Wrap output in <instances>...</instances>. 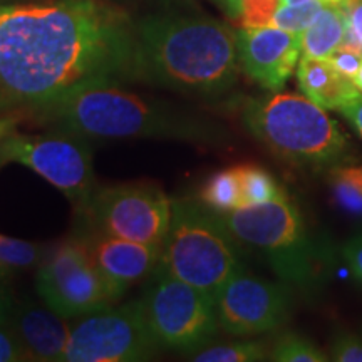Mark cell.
I'll use <instances>...</instances> for the list:
<instances>
[{
	"label": "cell",
	"mask_w": 362,
	"mask_h": 362,
	"mask_svg": "<svg viewBox=\"0 0 362 362\" xmlns=\"http://www.w3.org/2000/svg\"><path fill=\"white\" fill-rule=\"evenodd\" d=\"M134 24L106 0L7 4L0 13V110H42L84 86L131 79Z\"/></svg>",
	"instance_id": "1"
},
{
	"label": "cell",
	"mask_w": 362,
	"mask_h": 362,
	"mask_svg": "<svg viewBox=\"0 0 362 362\" xmlns=\"http://www.w3.org/2000/svg\"><path fill=\"white\" fill-rule=\"evenodd\" d=\"M237 33L198 16H149L134 24L131 79L200 98L223 96L238 76Z\"/></svg>",
	"instance_id": "2"
},
{
	"label": "cell",
	"mask_w": 362,
	"mask_h": 362,
	"mask_svg": "<svg viewBox=\"0 0 362 362\" xmlns=\"http://www.w3.org/2000/svg\"><path fill=\"white\" fill-rule=\"evenodd\" d=\"M52 129L84 139H173L211 143L215 128L171 104L148 99L121 88L119 81L84 86L59 101L33 112Z\"/></svg>",
	"instance_id": "3"
},
{
	"label": "cell",
	"mask_w": 362,
	"mask_h": 362,
	"mask_svg": "<svg viewBox=\"0 0 362 362\" xmlns=\"http://www.w3.org/2000/svg\"><path fill=\"white\" fill-rule=\"evenodd\" d=\"M242 123L274 155L302 168H334L349 161V136L304 94L274 93L243 103Z\"/></svg>",
	"instance_id": "4"
},
{
	"label": "cell",
	"mask_w": 362,
	"mask_h": 362,
	"mask_svg": "<svg viewBox=\"0 0 362 362\" xmlns=\"http://www.w3.org/2000/svg\"><path fill=\"white\" fill-rule=\"evenodd\" d=\"M220 216L240 243L264 253L288 287L314 292L324 284L327 275L325 253L309 233L304 216L287 193Z\"/></svg>",
	"instance_id": "5"
},
{
	"label": "cell",
	"mask_w": 362,
	"mask_h": 362,
	"mask_svg": "<svg viewBox=\"0 0 362 362\" xmlns=\"http://www.w3.org/2000/svg\"><path fill=\"white\" fill-rule=\"evenodd\" d=\"M238 243L218 211L203 202L173 200L158 269L215 297L226 280L245 269Z\"/></svg>",
	"instance_id": "6"
},
{
	"label": "cell",
	"mask_w": 362,
	"mask_h": 362,
	"mask_svg": "<svg viewBox=\"0 0 362 362\" xmlns=\"http://www.w3.org/2000/svg\"><path fill=\"white\" fill-rule=\"evenodd\" d=\"M141 305L153 337L165 349L194 354L220 329L215 297L160 269Z\"/></svg>",
	"instance_id": "7"
},
{
	"label": "cell",
	"mask_w": 362,
	"mask_h": 362,
	"mask_svg": "<svg viewBox=\"0 0 362 362\" xmlns=\"http://www.w3.org/2000/svg\"><path fill=\"white\" fill-rule=\"evenodd\" d=\"M7 163L42 176L81 210L98 188L88 139L66 131L27 134L13 129L0 141V168Z\"/></svg>",
	"instance_id": "8"
},
{
	"label": "cell",
	"mask_w": 362,
	"mask_h": 362,
	"mask_svg": "<svg viewBox=\"0 0 362 362\" xmlns=\"http://www.w3.org/2000/svg\"><path fill=\"white\" fill-rule=\"evenodd\" d=\"M158 349L141 300H134L76 319L64 362H138L151 359Z\"/></svg>",
	"instance_id": "9"
},
{
	"label": "cell",
	"mask_w": 362,
	"mask_h": 362,
	"mask_svg": "<svg viewBox=\"0 0 362 362\" xmlns=\"http://www.w3.org/2000/svg\"><path fill=\"white\" fill-rule=\"evenodd\" d=\"M83 210L103 235L163 245L173 200L156 183L136 181L98 187Z\"/></svg>",
	"instance_id": "10"
},
{
	"label": "cell",
	"mask_w": 362,
	"mask_h": 362,
	"mask_svg": "<svg viewBox=\"0 0 362 362\" xmlns=\"http://www.w3.org/2000/svg\"><path fill=\"white\" fill-rule=\"evenodd\" d=\"M35 288L44 304L66 319H79L119 300L94 264L89 247L76 240L47 252Z\"/></svg>",
	"instance_id": "11"
},
{
	"label": "cell",
	"mask_w": 362,
	"mask_h": 362,
	"mask_svg": "<svg viewBox=\"0 0 362 362\" xmlns=\"http://www.w3.org/2000/svg\"><path fill=\"white\" fill-rule=\"evenodd\" d=\"M287 284L255 277L242 269L216 292L218 324L232 336H257L287 322L292 297Z\"/></svg>",
	"instance_id": "12"
},
{
	"label": "cell",
	"mask_w": 362,
	"mask_h": 362,
	"mask_svg": "<svg viewBox=\"0 0 362 362\" xmlns=\"http://www.w3.org/2000/svg\"><path fill=\"white\" fill-rule=\"evenodd\" d=\"M238 62L260 88L279 93L302 56L300 34L279 27H242L237 33Z\"/></svg>",
	"instance_id": "13"
},
{
	"label": "cell",
	"mask_w": 362,
	"mask_h": 362,
	"mask_svg": "<svg viewBox=\"0 0 362 362\" xmlns=\"http://www.w3.org/2000/svg\"><path fill=\"white\" fill-rule=\"evenodd\" d=\"M49 305L16 302L8 317V329L16 336L25 361L61 362L69 344L71 325Z\"/></svg>",
	"instance_id": "14"
},
{
	"label": "cell",
	"mask_w": 362,
	"mask_h": 362,
	"mask_svg": "<svg viewBox=\"0 0 362 362\" xmlns=\"http://www.w3.org/2000/svg\"><path fill=\"white\" fill-rule=\"evenodd\" d=\"M161 247L103 235L89 250L103 277L121 298L131 285L158 270Z\"/></svg>",
	"instance_id": "15"
},
{
	"label": "cell",
	"mask_w": 362,
	"mask_h": 362,
	"mask_svg": "<svg viewBox=\"0 0 362 362\" xmlns=\"http://www.w3.org/2000/svg\"><path fill=\"white\" fill-rule=\"evenodd\" d=\"M297 81L302 94L327 111H339L362 94L354 81L342 76L327 59L302 56Z\"/></svg>",
	"instance_id": "16"
},
{
	"label": "cell",
	"mask_w": 362,
	"mask_h": 362,
	"mask_svg": "<svg viewBox=\"0 0 362 362\" xmlns=\"http://www.w3.org/2000/svg\"><path fill=\"white\" fill-rule=\"evenodd\" d=\"M346 12L339 6L325 4L312 24L300 34L302 56L329 59L330 54L341 47L347 34Z\"/></svg>",
	"instance_id": "17"
},
{
	"label": "cell",
	"mask_w": 362,
	"mask_h": 362,
	"mask_svg": "<svg viewBox=\"0 0 362 362\" xmlns=\"http://www.w3.org/2000/svg\"><path fill=\"white\" fill-rule=\"evenodd\" d=\"M200 200L218 214L242 208V189H240L237 166L211 175L203 185Z\"/></svg>",
	"instance_id": "18"
},
{
	"label": "cell",
	"mask_w": 362,
	"mask_h": 362,
	"mask_svg": "<svg viewBox=\"0 0 362 362\" xmlns=\"http://www.w3.org/2000/svg\"><path fill=\"white\" fill-rule=\"evenodd\" d=\"M237 173L242 189V208L275 200L285 194L274 176L260 166L240 165L237 166Z\"/></svg>",
	"instance_id": "19"
},
{
	"label": "cell",
	"mask_w": 362,
	"mask_h": 362,
	"mask_svg": "<svg viewBox=\"0 0 362 362\" xmlns=\"http://www.w3.org/2000/svg\"><path fill=\"white\" fill-rule=\"evenodd\" d=\"M47 247L0 235V275L33 269L42 264Z\"/></svg>",
	"instance_id": "20"
},
{
	"label": "cell",
	"mask_w": 362,
	"mask_h": 362,
	"mask_svg": "<svg viewBox=\"0 0 362 362\" xmlns=\"http://www.w3.org/2000/svg\"><path fill=\"white\" fill-rule=\"evenodd\" d=\"M329 180L337 205L349 214L362 215V165L334 166Z\"/></svg>",
	"instance_id": "21"
},
{
	"label": "cell",
	"mask_w": 362,
	"mask_h": 362,
	"mask_svg": "<svg viewBox=\"0 0 362 362\" xmlns=\"http://www.w3.org/2000/svg\"><path fill=\"white\" fill-rule=\"evenodd\" d=\"M270 359V349L264 341H240L211 346L194 352L197 362H257Z\"/></svg>",
	"instance_id": "22"
},
{
	"label": "cell",
	"mask_w": 362,
	"mask_h": 362,
	"mask_svg": "<svg viewBox=\"0 0 362 362\" xmlns=\"http://www.w3.org/2000/svg\"><path fill=\"white\" fill-rule=\"evenodd\" d=\"M270 359L279 362H325L329 357L309 339L297 334H284L272 346Z\"/></svg>",
	"instance_id": "23"
},
{
	"label": "cell",
	"mask_w": 362,
	"mask_h": 362,
	"mask_svg": "<svg viewBox=\"0 0 362 362\" xmlns=\"http://www.w3.org/2000/svg\"><path fill=\"white\" fill-rule=\"evenodd\" d=\"M325 6L324 0H309V2L297 4V6H280L275 12L272 25L279 29L288 30V33L302 34L312 24L317 13Z\"/></svg>",
	"instance_id": "24"
},
{
	"label": "cell",
	"mask_w": 362,
	"mask_h": 362,
	"mask_svg": "<svg viewBox=\"0 0 362 362\" xmlns=\"http://www.w3.org/2000/svg\"><path fill=\"white\" fill-rule=\"evenodd\" d=\"M282 6V0H243L238 21L242 27L272 25L275 12Z\"/></svg>",
	"instance_id": "25"
},
{
	"label": "cell",
	"mask_w": 362,
	"mask_h": 362,
	"mask_svg": "<svg viewBox=\"0 0 362 362\" xmlns=\"http://www.w3.org/2000/svg\"><path fill=\"white\" fill-rule=\"evenodd\" d=\"M327 61L342 76H346V78L356 83L357 74H359L362 67V49L351 44H342L341 47H337L336 51L330 54Z\"/></svg>",
	"instance_id": "26"
},
{
	"label": "cell",
	"mask_w": 362,
	"mask_h": 362,
	"mask_svg": "<svg viewBox=\"0 0 362 362\" xmlns=\"http://www.w3.org/2000/svg\"><path fill=\"white\" fill-rule=\"evenodd\" d=\"M336 362H362V334L342 332L330 344V357Z\"/></svg>",
	"instance_id": "27"
},
{
	"label": "cell",
	"mask_w": 362,
	"mask_h": 362,
	"mask_svg": "<svg viewBox=\"0 0 362 362\" xmlns=\"http://www.w3.org/2000/svg\"><path fill=\"white\" fill-rule=\"evenodd\" d=\"M341 252L351 275L357 284L362 285V232L347 240Z\"/></svg>",
	"instance_id": "28"
},
{
	"label": "cell",
	"mask_w": 362,
	"mask_h": 362,
	"mask_svg": "<svg viewBox=\"0 0 362 362\" xmlns=\"http://www.w3.org/2000/svg\"><path fill=\"white\" fill-rule=\"evenodd\" d=\"M17 361H25L24 352L8 325H0V362Z\"/></svg>",
	"instance_id": "29"
},
{
	"label": "cell",
	"mask_w": 362,
	"mask_h": 362,
	"mask_svg": "<svg viewBox=\"0 0 362 362\" xmlns=\"http://www.w3.org/2000/svg\"><path fill=\"white\" fill-rule=\"evenodd\" d=\"M341 8L346 12L349 29L362 44V0H347Z\"/></svg>",
	"instance_id": "30"
},
{
	"label": "cell",
	"mask_w": 362,
	"mask_h": 362,
	"mask_svg": "<svg viewBox=\"0 0 362 362\" xmlns=\"http://www.w3.org/2000/svg\"><path fill=\"white\" fill-rule=\"evenodd\" d=\"M339 112L349 121V124L354 128V131L362 138V94L347 103L346 106L341 107Z\"/></svg>",
	"instance_id": "31"
},
{
	"label": "cell",
	"mask_w": 362,
	"mask_h": 362,
	"mask_svg": "<svg viewBox=\"0 0 362 362\" xmlns=\"http://www.w3.org/2000/svg\"><path fill=\"white\" fill-rule=\"evenodd\" d=\"M13 304H16V300H13L12 293L8 291L6 277L0 275V325H7L8 317H11V312L13 309Z\"/></svg>",
	"instance_id": "32"
},
{
	"label": "cell",
	"mask_w": 362,
	"mask_h": 362,
	"mask_svg": "<svg viewBox=\"0 0 362 362\" xmlns=\"http://www.w3.org/2000/svg\"><path fill=\"white\" fill-rule=\"evenodd\" d=\"M216 2H218L220 6L225 8V12L228 13V16L232 17V19H237L238 21L240 8H242L243 0H216Z\"/></svg>",
	"instance_id": "33"
},
{
	"label": "cell",
	"mask_w": 362,
	"mask_h": 362,
	"mask_svg": "<svg viewBox=\"0 0 362 362\" xmlns=\"http://www.w3.org/2000/svg\"><path fill=\"white\" fill-rule=\"evenodd\" d=\"M16 126H17V117L16 116L8 115V116L0 117V141H2V139L6 138L8 133H12V131L16 129Z\"/></svg>",
	"instance_id": "34"
},
{
	"label": "cell",
	"mask_w": 362,
	"mask_h": 362,
	"mask_svg": "<svg viewBox=\"0 0 362 362\" xmlns=\"http://www.w3.org/2000/svg\"><path fill=\"white\" fill-rule=\"evenodd\" d=\"M309 2V0H282L284 6H297V4H304Z\"/></svg>",
	"instance_id": "35"
},
{
	"label": "cell",
	"mask_w": 362,
	"mask_h": 362,
	"mask_svg": "<svg viewBox=\"0 0 362 362\" xmlns=\"http://www.w3.org/2000/svg\"><path fill=\"white\" fill-rule=\"evenodd\" d=\"M325 4H332V6H339V7H342L344 4L347 2V0H324Z\"/></svg>",
	"instance_id": "36"
},
{
	"label": "cell",
	"mask_w": 362,
	"mask_h": 362,
	"mask_svg": "<svg viewBox=\"0 0 362 362\" xmlns=\"http://www.w3.org/2000/svg\"><path fill=\"white\" fill-rule=\"evenodd\" d=\"M356 84H357V88L362 90V67H361L359 74H357V78H356Z\"/></svg>",
	"instance_id": "37"
},
{
	"label": "cell",
	"mask_w": 362,
	"mask_h": 362,
	"mask_svg": "<svg viewBox=\"0 0 362 362\" xmlns=\"http://www.w3.org/2000/svg\"><path fill=\"white\" fill-rule=\"evenodd\" d=\"M7 4L6 2H2V0H0V13H2V11H4V7H6Z\"/></svg>",
	"instance_id": "38"
}]
</instances>
